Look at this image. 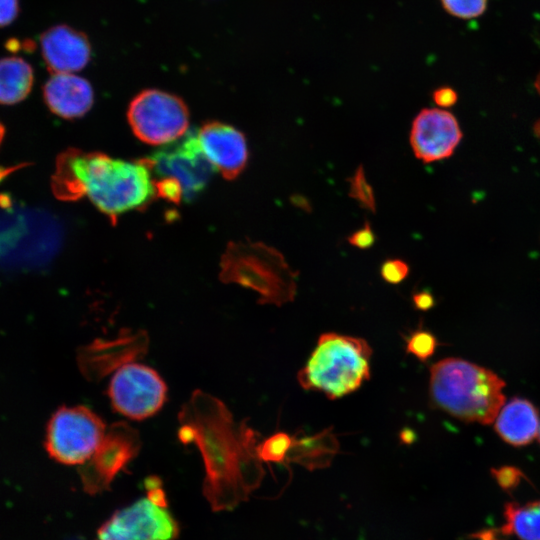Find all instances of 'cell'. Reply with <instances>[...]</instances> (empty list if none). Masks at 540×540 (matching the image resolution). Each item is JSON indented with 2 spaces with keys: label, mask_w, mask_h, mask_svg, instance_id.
Wrapping results in <instances>:
<instances>
[{
  "label": "cell",
  "mask_w": 540,
  "mask_h": 540,
  "mask_svg": "<svg viewBox=\"0 0 540 540\" xmlns=\"http://www.w3.org/2000/svg\"><path fill=\"white\" fill-rule=\"evenodd\" d=\"M179 439L194 443L205 466L203 493L214 511L231 510L246 501L264 477L257 454L259 433L236 423L215 397L195 391L179 413Z\"/></svg>",
  "instance_id": "6da1fadb"
},
{
  "label": "cell",
  "mask_w": 540,
  "mask_h": 540,
  "mask_svg": "<svg viewBox=\"0 0 540 540\" xmlns=\"http://www.w3.org/2000/svg\"><path fill=\"white\" fill-rule=\"evenodd\" d=\"M51 186L60 200L75 201L87 196L113 220L142 207L155 194L150 170L143 159L126 161L75 148L59 155Z\"/></svg>",
  "instance_id": "7a4b0ae2"
},
{
  "label": "cell",
  "mask_w": 540,
  "mask_h": 540,
  "mask_svg": "<svg viewBox=\"0 0 540 540\" xmlns=\"http://www.w3.org/2000/svg\"><path fill=\"white\" fill-rule=\"evenodd\" d=\"M430 403L464 422L488 425L505 402V382L493 371L450 357L431 365Z\"/></svg>",
  "instance_id": "3957f363"
},
{
  "label": "cell",
  "mask_w": 540,
  "mask_h": 540,
  "mask_svg": "<svg viewBox=\"0 0 540 540\" xmlns=\"http://www.w3.org/2000/svg\"><path fill=\"white\" fill-rule=\"evenodd\" d=\"M372 348L360 337L327 332L320 335L305 365L299 385L335 400L357 391L371 376Z\"/></svg>",
  "instance_id": "277c9868"
},
{
  "label": "cell",
  "mask_w": 540,
  "mask_h": 540,
  "mask_svg": "<svg viewBox=\"0 0 540 540\" xmlns=\"http://www.w3.org/2000/svg\"><path fill=\"white\" fill-rule=\"evenodd\" d=\"M220 267L223 282L254 290L260 304L282 306L296 297L298 273L279 250L262 242H230Z\"/></svg>",
  "instance_id": "5b68a950"
},
{
  "label": "cell",
  "mask_w": 540,
  "mask_h": 540,
  "mask_svg": "<svg viewBox=\"0 0 540 540\" xmlns=\"http://www.w3.org/2000/svg\"><path fill=\"white\" fill-rule=\"evenodd\" d=\"M143 161L150 170L155 194L173 203L195 199L216 170L204 155L195 130L165 144Z\"/></svg>",
  "instance_id": "8992f818"
},
{
  "label": "cell",
  "mask_w": 540,
  "mask_h": 540,
  "mask_svg": "<svg viewBox=\"0 0 540 540\" xmlns=\"http://www.w3.org/2000/svg\"><path fill=\"white\" fill-rule=\"evenodd\" d=\"M147 496L116 511L98 530L97 540H176L179 525L167 508L161 482L146 480Z\"/></svg>",
  "instance_id": "52a82bcc"
},
{
  "label": "cell",
  "mask_w": 540,
  "mask_h": 540,
  "mask_svg": "<svg viewBox=\"0 0 540 540\" xmlns=\"http://www.w3.org/2000/svg\"><path fill=\"white\" fill-rule=\"evenodd\" d=\"M127 119L139 140L150 145H165L187 133L189 112L176 95L146 89L130 102Z\"/></svg>",
  "instance_id": "ba28073f"
},
{
  "label": "cell",
  "mask_w": 540,
  "mask_h": 540,
  "mask_svg": "<svg viewBox=\"0 0 540 540\" xmlns=\"http://www.w3.org/2000/svg\"><path fill=\"white\" fill-rule=\"evenodd\" d=\"M105 433L102 419L87 407H63L49 422L47 451L60 463L84 464L97 450Z\"/></svg>",
  "instance_id": "9c48e42d"
},
{
  "label": "cell",
  "mask_w": 540,
  "mask_h": 540,
  "mask_svg": "<svg viewBox=\"0 0 540 540\" xmlns=\"http://www.w3.org/2000/svg\"><path fill=\"white\" fill-rule=\"evenodd\" d=\"M108 394L117 412L133 420H143L161 409L167 387L150 367L126 363L111 379Z\"/></svg>",
  "instance_id": "30bf717a"
},
{
  "label": "cell",
  "mask_w": 540,
  "mask_h": 540,
  "mask_svg": "<svg viewBox=\"0 0 540 540\" xmlns=\"http://www.w3.org/2000/svg\"><path fill=\"white\" fill-rule=\"evenodd\" d=\"M139 433L126 422L113 423L91 458L79 468L84 490L89 494L109 488L115 476L138 454Z\"/></svg>",
  "instance_id": "8fae6325"
},
{
  "label": "cell",
  "mask_w": 540,
  "mask_h": 540,
  "mask_svg": "<svg viewBox=\"0 0 540 540\" xmlns=\"http://www.w3.org/2000/svg\"><path fill=\"white\" fill-rule=\"evenodd\" d=\"M462 136L452 113L440 108H424L413 119L409 141L415 157L427 164L449 158Z\"/></svg>",
  "instance_id": "7c38bea8"
},
{
  "label": "cell",
  "mask_w": 540,
  "mask_h": 540,
  "mask_svg": "<svg viewBox=\"0 0 540 540\" xmlns=\"http://www.w3.org/2000/svg\"><path fill=\"white\" fill-rule=\"evenodd\" d=\"M197 138L206 158L224 178L235 179L245 169L247 141L238 129L221 122H208L197 131Z\"/></svg>",
  "instance_id": "4fadbf2b"
},
{
  "label": "cell",
  "mask_w": 540,
  "mask_h": 540,
  "mask_svg": "<svg viewBox=\"0 0 540 540\" xmlns=\"http://www.w3.org/2000/svg\"><path fill=\"white\" fill-rule=\"evenodd\" d=\"M44 62L54 73H73L83 69L91 57L87 36L67 25H56L40 38Z\"/></svg>",
  "instance_id": "5bb4252c"
},
{
  "label": "cell",
  "mask_w": 540,
  "mask_h": 540,
  "mask_svg": "<svg viewBox=\"0 0 540 540\" xmlns=\"http://www.w3.org/2000/svg\"><path fill=\"white\" fill-rule=\"evenodd\" d=\"M147 338L141 333L124 335L113 341L97 340L83 348L79 363L83 374L90 379L102 378L120 364L127 363L146 351Z\"/></svg>",
  "instance_id": "9a60e30c"
},
{
  "label": "cell",
  "mask_w": 540,
  "mask_h": 540,
  "mask_svg": "<svg viewBox=\"0 0 540 540\" xmlns=\"http://www.w3.org/2000/svg\"><path fill=\"white\" fill-rule=\"evenodd\" d=\"M43 96L48 108L64 119L84 116L94 102L91 84L73 73H54L43 87Z\"/></svg>",
  "instance_id": "2e32d148"
},
{
  "label": "cell",
  "mask_w": 540,
  "mask_h": 540,
  "mask_svg": "<svg viewBox=\"0 0 540 540\" xmlns=\"http://www.w3.org/2000/svg\"><path fill=\"white\" fill-rule=\"evenodd\" d=\"M495 431L500 438L512 446L531 443L539 430V415L536 407L523 398H513L496 416Z\"/></svg>",
  "instance_id": "e0dca14e"
},
{
  "label": "cell",
  "mask_w": 540,
  "mask_h": 540,
  "mask_svg": "<svg viewBox=\"0 0 540 540\" xmlns=\"http://www.w3.org/2000/svg\"><path fill=\"white\" fill-rule=\"evenodd\" d=\"M340 450V444L333 428H326L313 435L296 433L286 462L296 463L309 471L323 469L331 465Z\"/></svg>",
  "instance_id": "ac0fdd59"
},
{
  "label": "cell",
  "mask_w": 540,
  "mask_h": 540,
  "mask_svg": "<svg viewBox=\"0 0 540 540\" xmlns=\"http://www.w3.org/2000/svg\"><path fill=\"white\" fill-rule=\"evenodd\" d=\"M33 69L20 57L0 59V104H16L25 99L33 85Z\"/></svg>",
  "instance_id": "d6986e66"
},
{
  "label": "cell",
  "mask_w": 540,
  "mask_h": 540,
  "mask_svg": "<svg viewBox=\"0 0 540 540\" xmlns=\"http://www.w3.org/2000/svg\"><path fill=\"white\" fill-rule=\"evenodd\" d=\"M502 536L514 535L520 540H540V500L520 504L508 502L503 511Z\"/></svg>",
  "instance_id": "ffe728a7"
},
{
  "label": "cell",
  "mask_w": 540,
  "mask_h": 540,
  "mask_svg": "<svg viewBox=\"0 0 540 540\" xmlns=\"http://www.w3.org/2000/svg\"><path fill=\"white\" fill-rule=\"evenodd\" d=\"M404 340L406 353L415 356L421 362L430 359L439 345L436 336L421 327L411 331Z\"/></svg>",
  "instance_id": "44dd1931"
},
{
  "label": "cell",
  "mask_w": 540,
  "mask_h": 540,
  "mask_svg": "<svg viewBox=\"0 0 540 540\" xmlns=\"http://www.w3.org/2000/svg\"><path fill=\"white\" fill-rule=\"evenodd\" d=\"M347 181L349 183V197L356 200L363 209L375 213V194L371 184L367 180L363 165H359Z\"/></svg>",
  "instance_id": "7402d4cb"
},
{
  "label": "cell",
  "mask_w": 540,
  "mask_h": 540,
  "mask_svg": "<svg viewBox=\"0 0 540 540\" xmlns=\"http://www.w3.org/2000/svg\"><path fill=\"white\" fill-rule=\"evenodd\" d=\"M292 444V436L277 432L259 442L257 454L262 462L284 463Z\"/></svg>",
  "instance_id": "603a6c76"
},
{
  "label": "cell",
  "mask_w": 540,
  "mask_h": 540,
  "mask_svg": "<svg viewBox=\"0 0 540 540\" xmlns=\"http://www.w3.org/2000/svg\"><path fill=\"white\" fill-rule=\"evenodd\" d=\"M441 3L449 14L462 19L478 17L487 7V0H441Z\"/></svg>",
  "instance_id": "cb8c5ba5"
},
{
  "label": "cell",
  "mask_w": 540,
  "mask_h": 540,
  "mask_svg": "<svg viewBox=\"0 0 540 540\" xmlns=\"http://www.w3.org/2000/svg\"><path fill=\"white\" fill-rule=\"evenodd\" d=\"M408 264L398 258L385 260L380 267L382 279L392 285L401 283L409 274Z\"/></svg>",
  "instance_id": "d4e9b609"
},
{
  "label": "cell",
  "mask_w": 540,
  "mask_h": 540,
  "mask_svg": "<svg viewBox=\"0 0 540 540\" xmlns=\"http://www.w3.org/2000/svg\"><path fill=\"white\" fill-rule=\"evenodd\" d=\"M491 472L499 486L506 492L515 489L524 477V473L514 466H502L498 469L493 468Z\"/></svg>",
  "instance_id": "484cf974"
},
{
  "label": "cell",
  "mask_w": 540,
  "mask_h": 540,
  "mask_svg": "<svg viewBox=\"0 0 540 540\" xmlns=\"http://www.w3.org/2000/svg\"><path fill=\"white\" fill-rule=\"evenodd\" d=\"M347 241L350 245L358 249L365 250L371 248L376 241V235L369 221H365L361 228L349 235Z\"/></svg>",
  "instance_id": "4316f807"
},
{
  "label": "cell",
  "mask_w": 540,
  "mask_h": 540,
  "mask_svg": "<svg viewBox=\"0 0 540 540\" xmlns=\"http://www.w3.org/2000/svg\"><path fill=\"white\" fill-rule=\"evenodd\" d=\"M19 13V0H0V27L11 24Z\"/></svg>",
  "instance_id": "83f0119b"
},
{
  "label": "cell",
  "mask_w": 540,
  "mask_h": 540,
  "mask_svg": "<svg viewBox=\"0 0 540 540\" xmlns=\"http://www.w3.org/2000/svg\"><path fill=\"white\" fill-rule=\"evenodd\" d=\"M432 98L439 107L447 108L457 102L458 96L453 88L444 86L434 90Z\"/></svg>",
  "instance_id": "f1b7e54d"
},
{
  "label": "cell",
  "mask_w": 540,
  "mask_h": 540,
  "mask_svg": "<svg viewBox=\"0 0 540 540\" xmlns=\"http://www.w3.org/2000/svg\"><path fill=\"white\" fill-rule=\"evenodd\" d=\"M412 303L419 311H428L435 305V298L428 290H422L412 295Z\"/></svg>",
  "instance_id": "f546056e"
},
{
  "label": "cell",
  "mask_w": 540,
  "mask_h": 540,
  "mask_svg": "<svg viewBox=\"0 0 540 540\" xmlns=\"http://www.w3.org/2000/svg\"><path fill=\"white\" fill-rule=\"evenodd\" d=\"M290 202L293 206L303 210L306 213H310L312 211L311 202L302 194L295 193L291 195Z\"/></svg>",
  "instance_id": "4dcf8cb0"
},
{
  "label": "cell",
  "mask_w": 540,
  "mask_h": 540,
  "mask_svg": "<svg viewBox=\"0 0 540 540\" xmlns=\"http://www.w3.org/2000/svg\"><path fill=\"white\" fill-rule=\"evenodd\" d=\"M400 438L404 441V443H411L414 440V433L411 430L405 429L401 433Z\"/></svg>",
  "instance_id": "1f68e13d"
},
{
  "label": "cell",
  "mask_w": 540,
  "mask_h": 540,
  "mask_svg": "<svg viewBox=\"0 0 540 540\" xmlns=\"http://www.w3.org/2000/svg\"><path fill=\"white\" fill-rule=\"evenodd\" d=\"M6 47L8 50L12 51V52H15V51H18L20 49V42L16 39H10L7 43H6Z\"/></svg>",
  "instance_id": "d6a6232c"
},
{
  "label": "cell",
  "mask_w": 540,
  "mask_h": 540,
  "mask_svg": "<svg viewBox=\"0 0 540 540\" xmlns=\"http://www.w3.org/2000/svg\"><path fill=\"white\" fill-rule=\"evenodd\" d=\"M4 132H5V131H4V127H3V125L0 123V144H1L2 139H3V137H4Z\"/></svg>",
  "instance_id": "836d02e7"
},
{
  "label": "cell",
  "mask_w": 540,
  "mask_h": 540,
  "mask_svg": "<svg viewBox=\"0 0 540 540\" xmlns=\"http://www.w3.org/2000/svg\"><path fill=\"white\" fill-rule=\"evenodd\" d=\"M538 435H539V442H540V424H539Z\"/></svg>",
  "instance_id": "e575fe53"
}]
</instances>
